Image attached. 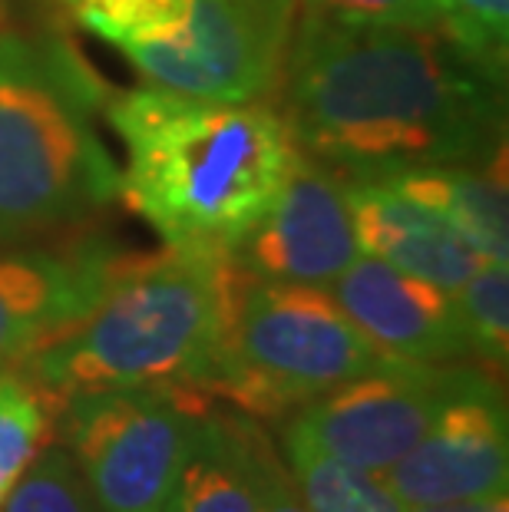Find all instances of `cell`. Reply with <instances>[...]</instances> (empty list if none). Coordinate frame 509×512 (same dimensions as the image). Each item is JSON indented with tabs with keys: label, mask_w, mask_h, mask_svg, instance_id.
Instances as JSON below:
<instances>
[{
	"label": "cell",
	"mask_w": 509,
	"mask_h": 512,
	"mask_svg": "<svg viewBox=\"0 0 509 512\" xmlns=\"http://www.w3.org/2000/svg\"><path fill=\"white\" fill-rule=\"evenodd\" d=\"M116 255L103 242L0 248V370L67 328L96 301Z\"/></svg>",
	"instance_id": "cell-12"
},
{
	"label": "cell",
	"mask_w": 509,
	"mask_h": 512,
	"mask_svg": "<svg viewBox=\"0 0 509 512\" xmlns=\"http://www.w3.org/2000/svg\"><path fill=\"white\" fill-rule=\"evenodd\" d=\"M443 215L486 261L509 258V212L503 162L493 166H427L377 179Z\"/></svg>",
	"instance_id": "cell-14"
},
{
	"label": "cell",
	"mask_w": 509,
	"mask_h": 512,
	"mask_svg": "<svg viewBox=\"0 0 509 512\" xmlns=\"http://www.w3.org/2000/svg\"><path fill=\"white\" fill-rule=\"evenodd\" d=\"M0 512H100L67 446H43L4 499Z\"/></svg>",
	"instance_id": "cell-20"
},
{
	"label": "cell",
	"mask_w": 509,
	"mask_h": 512,
	"mask_svg": "<svg viewBox=\"0 0 509 512\" xmlns=\"http://www.w3.org/2000/svg\"><path fill=\"white\" fill-rule=\"evenodd\" d=\"M470 367L394 361L301 403L281 443L311 446L344 463L384 473L420 443Z\"/></svg>",
	"instance_id": "cell-7"
},
{
	"label": "cell",
	"mask_w": 509,
	"mask_h": 512,
	"mask_svg": "<svg viewBox=\"0 0 509 512\" xmlns=\"http://www.w3.org/2000/svg\"><path fill=\"white\" fill-rule=\"evenodd\" d=\"M470 354L486 367L503 370L509 357V275L503 261H483L457 291Z\"/></svg>",
	"instance_id": "cell-19"
},
{
	"label": "cell",
	"mask_w": 509,
	"mask_h": 512,
	"mask_svg": "<svg viewBox=\"0 0 509 512\" xmlns=\"http://www.w3.org/2000/svg\"><path fill=\"white\" fill-rule=\"evenodd\" d=\"M60 403L17 367L0 370V506L34 456L50 443Z\"/></svg>",
	"instance_id": "cell-17"
},
{
	"label": "cell",
	"mask_w": 509,
	"mask_h": 512,
	"mask_svg": "<svg viewBox=\"0 0 509 512\" xmlns=\"http://www.w3.org/2000/svg\"><path fill=\"white\" fill-rule=\"evenodd\" d=\"M235 4L242 7L281 50H288L291 30H295L298 0H235Z\"/></svg>",
	"instance_id": "cell-24"
},
{
	"label": "cell",
	"mask_w": 509,
	"mask_h": 512,
	"mask_svg": "<svg viewBox=\"0 0 509 512\" xmlns=\"http://www.w3.org/2000/svg\"><path fill=\"white\" fill-rule=\"evenodd\" d=\"M245 423L248 413H205L162 512H255Z\"/></svg>",
	"instance_id": "cell-15"
},
{
	"label": "cell",
	"mask_w": 509,
	"mask_h": 512,
	"mask_svg": "<svg viewBox=\"0 0 509 512\" xmlns=\"http://www.w3.org/2000/svg\"><path fill=\"white\" fill-rule=\"evenodd\" d=\"M503 76L443 27L301 14L285 53V123L344 179L506 162Z\"/></svg>",
	"instance_id": "cell-1"
},
{
	"label": "cell",
	"mask_w": 509,
	"mask_h": 512,
	"mask_svg": "<svg viewBox=\"0 0 509 512\" xmlns=\"http://www.w3.org/2000/svg\"><path fill=\"white\" fill-rule=\"evenodd\" d=\"M361 258L344 179L298 146L285 182L229 261L245 275L295 285H334Z\"/></svg>",
	"instance_id": "cell-8"
},
{
	"label": "cell",
	"mask_w": 509,
	"mask_h": 512,
	"mask_svg": "<svg viewBox=\"0 0 509 512\" xmlns=\"http://www.w3.org/2000/svg\"><path fill=\"white\" fill-rule=\"evenodd\" d=\"M205 413L189 387L103 390L63 400L57 427L100 512H162Z\"/></svg>",
	"instance_id": "cell-6"
},
{
	"label": "cell",
	"mask_w": 509,
	"mask_h": 512,
	"mask_svg": "<svg viewBox=\"0 0 509 512\" xmlns=\"http://www.w3.org/2000/svg\"><path fill=\"white\" fill-rule=\"evenodd\" d=\"M328 288L367 341H374L384 354L417 364L470 357L453 291H443L371 255L357 258Z\"/></svg>",
	"instance_id": "cell-11"
},
{
	"label": "cell",
	"mask_w": 509,
	"mask_h": 512,
	"mask_svg": "<svg viewBox=\"0 0 509 512\" xmlns=\"http://www.w3.org/2000/svg\"><path fill=\"white\" fill-rule=\"evenodd\" d=\"M103 86L63 40L0 30V245L80 225L119 195Z\"/></svg>",
	"instance_id": "cell-4"
},
{
	"label": "cell",
	"mask_w": 509,
	"mask_h": 512,
	"mask_svg": "<svg viewBox=\"0 0 509 512\" xmlns=\"http://www.w3.org/2000/svg\"><path fill=\"white\" fill-rule=\"evenodd\" d=\"M447 34L467 47L476 60L506 73L509 0H433Z\"/></svg>",
	"instance_id": "cell-21"
},
{
	"label": "cell",
	"mask_w": 509,
	"mask_h": 512,
	"mask_svg": "<svg viewBox=\"0 0 509 512\" xmlns=\"http://www.w3.org/2000/svg\"><path fill=\"white\" fill-rule=\"evenodd\" d=\"M285 456L311 512H407L381 473L295 443H285Z\"/></svg>",
	"instance_id": "cell-16"
},
{
	"label": "cell",
	"mask_w": 509,
	"mask_h": 512,
	"mask_svg": "<svg viewBox=\"0 0 509 512\" xmlns=\"http://www.w3.org/2000/svg\"><path fill=\"white\" fill-rule=\"evenodd\" d=\"M245 443H248V476H252L255 512H311L295 476H291L285 460L278 456L268 433L258 427V417H248Z\"/></svg>",
	"instance_id": "cell-22"
},
{
	"label": "cell",
	"mask_w": 509,
	"mask_h": 512,
	"mask_svg": "<svg viewBox=\"0 0 509 512\" xmlns=\"http://www.w3.org/2000/svg\"><path fill=\"white\" fill-rule=\"evenodd\" d=\"M229 255L166 245L119 261L96 301L17 364L63 403L136 387H189L212 397L232 298Z\"/></svg>",
	"instance_id": "cell-3"
},
{
	"label": "cell",
	"mask_w": 509,
	"mask_h": 512,
	"mask_svg": "<svg viewBox=\"0 0 509 512\" xmlns=\"http://www.w3.org/2000/svg\"><path fill=\"white\" fill-rule=\"evenodd\" d=\"M103 106L126 143L119 189L176 248L232 255L298 159L285 116L265 103L199 100L153 83Z\"/></svg>",
	"instance_id": "cell-2"
},
{
	"label": "cell",
	"mask_w": 509,
	"mask_h": 512,
	"mask_svg": "<svg viewBox=\"0 0 509 512\" xmlns=\"http://www.w3.org/2000/svg\"><path fill=\"white\" fill-rule=\"evenodd\" d=\"M77 20L119 50L182 34L196 0H67Z\"/></svg>",
	"instance_id": "cell-18"
},
{
	"label": "cell",
	"mask_w": 509,
	"mask_h": 512,
	"mask_svg": "<svg viewBox=\"0 0 509 512\" xmlns=\"http://www.w3.org/2000/svg\"><path fill=\"white\" fill-rule=\"evenodd\" d=\"M381 476L407 509L506 493V403L493 380L470 367L420 443Z\"/></svg>",
	"instance_id": "cell-9"
},
{
	"label": "cell",
	"mask_w": 509,
	"mask_h": 512,
	"mask_svg": "<svg viewBox=\"0 0 509 512\" xmlns=\"http://www.w3.org/2000/svg\"><path fill=\"white\" fill-rule=\"evenodd\" d=\"M285 53L235 0H196L182 34L126 50L156 86L225 103L268 100L285 73Z\"/></svg>",
	"instance_id": "cell-10"
},
{
	"label": "cell",
	"mask_w": 509,
	"mask_h": 512,
	"mask_svg": "<svg viewBox=\"0 0 509 512\" xmlns=\"http://www.w3.org/2000/svg\"><path fill=\"white\" fill-rule=\"evenodd\" d=\"M394 361L400 357L367 341L331 288L265 281L235 268L212 397L232 400L248 417H285L324 390Z\"/></svg>",
	"instance_id": "cell-5"
},
{
	"label": "cell",
	"mask_w": 509,
	"mask_h": 512,
	"mask_svg": "<svg viewBox=\"0 0 509 512\" xmlns=\"http://www.w3.org/2000/svg\"><path fill=\"white\" fill-rule=\"evenodd\" d=\"M298 7H301V14L324 17V20H344V24L443 27L433 0H298Z\"/></svg>",
	"instance_id": "cell-23"
},
{
	"label": "cell",
	"mask_w": 509,
	"mask_h": 512,
	"mask_svg": "<svg viewBox=\"0 0 509 512\" xmlns=\"http://www.w3.org/2000/svg\"><path fill=\"white\" fill-rule=\"evenodd\" d=\"M407 512H509L506 493L500 496H480V499H460V503H437V506H417Z\"/></svg>",
	"instance_id": "cell-25"
},
{
	"label": "cell",
	"mask_w": 509,
	"mask_h": 512,
	"mask_svg": "<svg viewBox=\"0 0 509 512\" xmlns=\"http://www.w3.org/2000/svg\"><path fill=\"white\" fill-rule=\"evenodd\" d=\"M361 255L381 258L457 294L480 271L483 255L443 215L377 179H344Z\"/></svg>",
	"instance_id": "cell-13"
}]
</instances>
